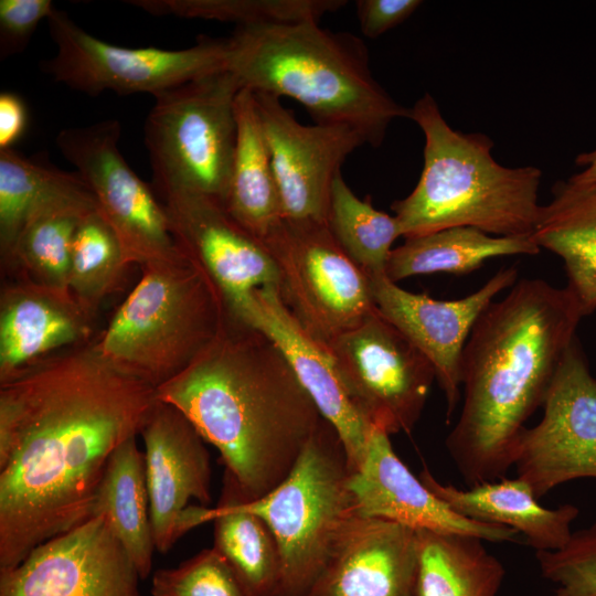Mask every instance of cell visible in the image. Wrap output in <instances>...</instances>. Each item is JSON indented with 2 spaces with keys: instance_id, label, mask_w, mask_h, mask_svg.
<instances>
[{
  "instance_id": "obj_1",
  "label": "cell",
  "mask_w": 596,
  "mask_h": 596,
  "mask_svg": "<svg viewBox=\"0 0 596 596\" xmlns=\"http://www.w3.org/2000/svg\"><path fill=\"white\" fill-rule=\"evenodd\" d=\"M157 401L95 340L0 383V571L91 518L111 454L140 435Z\"/></svg>"
},
{
  "instance_id": "obj_2",
  "label": "cell",
  "mask_w": 596,
  "mask_h": 596,
  "mask_svg": "<svg viewBox=\"0 0 596 596\" xmlns=\"http://www.w3.org/2000/svg\"><path fill=\"white\" fill-rule=\"evenodd\" d=\"M156 392L220 451L244 501L287 478L323 418L274 341L231 313L214 341Z\"/></svg>"
},
{
  "instance_id": "obj_3",
  "label": "cell",
  "mask_w": 596,
  "mask_h": 596,
  "mask_svg": "<svg viewBox=\"0 0 596 596\" xmlns=\"http://www.w3.org/2000/svg\"><path fill=\"white\" fill-rule=\"evenodd\" d=\"M584 318L565 287L521 279L476 321L461 359V408L445 445L469 486L504 478Z\"/></svg>"
},
{
  "instance_id": "obj_4",
  "label": "cell",
  "mask_w": 596,
  "mask_h": 596,
  "mask_svg": "<svg viewBox=\"0 0 596 596\" xmlns=\"http://www.w3.org/2000/svg\"><path fill=\"white\" fill-rule=\"evenodd\" d=\"M228 71L241 88L290 97L315 124L347 126L379 147L391 123L409 118L375 81L363 42L318 22L236 26Z\"/></svg>"
},
{
  "instance_id": "obj_5",
  "label": "cell",
  "mask_w": 596,
  "mask_h": 596,
  "mask_svg": "<svg viewBox=\"0 0 596 596\" xmlns=\"http://www.w3.org/2000/svg\"><path fill=\"white\" fill-rule=\"evenodd\" d=\"M425 137L424 166L414 190L392 204L401 236L469 226L493 236H532L541 170L507 168L491 156L482 134H462L425 94L409 108Z\"/></svg>"
},
{
  "instance_id": "obj_6",
  "label": "cell",
  "mask_w": 596,
  "mask_h": 596,
  "mask_svg": "<svg viewBox=\"0 0 596 596\" xmlns=\"http://www.w3.org/2000/svg\"><path fill=\"white\" fill-rule=\"evenodd\" d=\"M230 311L191 258L141 267V278L96 339L118 369L155 389L184 371L219 336Z\"/></svg>"
},
{
  "instance_id": "obj_7",
  "label": "cell",
  "mask_w": 596,
  "mask_h": 596,
  "mask_svg": "<svg viewBox=\"0 0 596 596\" xmlns=\"http://www.w3.org/2000/svg\"><path fill=\"white\" fill-rule=\"evenodd\" d=\"M343 444L324 418L287 478L266 496L240 505L260 517L278 543L276 596H306L338 543L360 517L350 489Z\"/></svg>"
},
{
  "instance_id": "obj_8",
  "label": "cell",
  "mask_w": 596,
  "mask_h": 596,
  "mask_svg": "<svg viewBox=\"0 0 596 596\" xmlns=\"http://www.w3.org/2000/svg\"><path fill=\"white\" fill-rule=\"evenodd\" d=\"M240 89L236 77L221 71L153 96L143 131L160 194L187 191L223 203L236 145Z\"/></svg>"
},
{
  "instance_id": "obj_9",
  "label": "cell",
  "mask_w": 596,
  "mask_h": 596,
  "mask_svg": "<svg viewBox=\"0 0 596 596\" xmlns=\"http://www.w3.org/2000/svg\"><path fill=\"white\" fill-rule=\"evenodd\" d=\"M54 56L42 68L56 82L89 96L111 91L118 95L152 96L187 82L228 71L230 39L201 36L181 50L124 47L82 29L64 11L49 17Z\"/></svg>"
},
{
  "instance_id": "obj_10",
  "label": "cell",
  "mask_w": 596,
  "mask_h": 596,
  "mask_svg": "<svg viewBox=\"0 0 596 596\" xmlns=\"http://www.w3.org/2000/svg\"><path fill=\"white\" fill-rule=\"evenodd\" d=\"M265 246L278 268L281 300L323 344L376 309L369 276L341 249L326 223L285 220Z\"/></svg>"
},
{
  "instance_id": "obj_11",
  "label": "cell",
  "mask_w": 596,
  "mask_h": 596,
  "mask_svg": "<svg viewBox=\"0 0 596 596\" xmlns=\"http://www.w3.org/2000/svg\"><path fill=\"white\" fill-rule=\"evenodd\" d=\"M120 132L117 119H106L65 128L55 141L93 193L130 265L180 262L187 255L173 237L164 205L123 157L118 147Z\"/></svg>"
},
{
  "instance_id": "obj_12",
  "label": "cell",
  "mask_w": 596,
  "mask_h": 596,
  "mask_svg": "<svg viewBox=\"0 0 596 596\" xmlns=\"http://www.w3.org/2000/svg\"><path fill=\"white\" fill-rule=\"evenodd\" d=\"M362 419L385 434H409L436 373L430 361L377 309L327 344Z\"/></svg>"
},
{
  "instance_id": "obj_13",
  "label": "cell",
  "mask_w": 596,
  "mask_h": 596,
  "mask_svg": "<svg viewBox=\"0 0 596 596\" xmlns=\"http://www.w3.org/2000/svg\"><path fill=\"white\" fill-rule=\"evenodd\" d=\"M540 423L520 435L517 477L540 499L562 483L596 480V377L577 338L564 354Z\"/></svg>"
},
{
  "instance_id": "obj_14",
  "label": "cell",
  "mask_w": 596,
  "mask_h": 596,
  "mask_svg": "<svg viewBox=\"0 0 596 596\" xmlns=\"http://www.w3.org/2000/svg\"><path fill=\"white\" fill-rule=\"evenodd\" d=\"M140 579L105 517L95 515L0 571V596H139Z\"/></svg>"
},
{
  "instance_id": "obj_15",
  "label": "cell",
  "mask_w": 596,
  "mask_h": 596,
  "mask_svg": "<svg viewBox=\"0 0 596 596\" xmlns=\"http://www.w3.org/2000/svg\"><path fill=\"white\" fill-rule=\"evenodd\" d=\"M253 93L285 220L327 224L333 181L364 137L347 126L304 125L279 97Z\"/></svg>"
},
{
  "instance_id": "obj_16",
  "label": "cell",
  "mask_w": 596,
  "mask_h": 596,
  "mask_svg": "<svg viewBox=\"0 0 596 596\" xmlns=\"http://www.w3.org/2000/svg\"><path fill=\"white\" fill-rule=\"evenodd\" d=\"M160 195L178 246L207 274L232 316L242 317L255 290L278 291L279 273L269 251L222 202L187 191Z\"/></svg>"
},
{
  "instance_id": "obj_17",
  "label": "cell",
  "mask_w": 596,
  "mask_h": 596,
  "mask_svg": "<svg viewBox=\"0 0 596 596\" xmlns=\"http://www.w3.org/2000/svg\"><path fill=\"white\" fill-rule=\"evenodd\" d=\"M369 278L376 309L433 364L450 421L461 402V359L469 334L493 298L517 283V268L499 269L478 290L455 300L409 292L385 274Z\"/></svg>"
},
{
  "instance_id": "obj_18",
  "label": "cell",
  "mask_w": 596,
  "mask_h": 596,
  "mask_svg": "<svg viewBox=\"0 0 596 596\" xmlns=\"http://www.w3.org/2000/svg\"><path fill=\"white\" fill-rule=\"evenodd\" d=\"M156 551L169 552L180 539L179 519L190 500L209 507L211 459L205 440L174 406L157 401L140 432Z\"/></svg>"
},
{
  "instance_id": "obj_19",
  "label": "cell",
  "mask_w": 596,
  "mask_h": 596,
  "mask_svg": "<svg viewBox=\"0 0 596 596\" xmlns=\"http://www.w3.org/2000/svg\"><path fill=\"white\" fill-rule=\"evenodd\" d=\"M360 517L384 519L415 531L464 534L487 542H513L519 533L510 528L465 518L434 494L400 459L390 436L375 428L370 435L363 462L350 476Z\"/></svg>"
},
{
  "instance_id": "obj_20",
  "label": "cell",
  "mask_w": 596,
  "mask_h": 596,
  "mask_svg": "<svg viewBox=\"0 0 596 596\" xmlns=\"http://www.w3.org/2000/svg\"><path fill=\"white\" fill-rule=\"evenodd\" d=\"M241 320L278 347L321 416L337 430L351 471L358 470L373 428L352 405L327 345L306 331L273 287L253 292Z\"/></svg>"
},
{
  "instance_id": "obj_21",
  "label": "cell",
  "mask_w": 596,
  "mask_h": 596,
  "mask_svg": "<svg viewBox=\"0 0 596 596\" xmlns=\"http://www.w3.org/2000/svg\"><path fill=\"white\" fill-rule=\"evenodd\" d=\"M417 531L358 517L306 596H417Z\"/></svg>"
},
{
  "instance_id": "obj_22",
  "label": "cell",
  "mask_w": 596,
  "mask_h": 596,
  "mask_svg": "<svg viewBox=\"0 0 596 596\" xmlns=\"http://www.w3.org/2000/svg\"><path fill=\"white\" fill-rule=\"evenodd\" d=\"M94 316L72 296L18 279L0 296V383L62 350L91 341Z\"/></svg>"
},
{
  "instance_id": "obj_23",
  "label": "cell",
  "mask_w": 596,
  "mask_h": 596,
  "mask_svg": "<svg viewBox=\"0 0 596 596\" xmlns=\"http://www.w3.org/2000/svg\"><path fill=\"white\" fill-rule=\"evenodd\" d=\"M422 482L460 515L478 522L510 528L538 551L563 547L573 531L579 509L571 503L544 508L522 479L501 478L459 489L438 481L428 468L419 473Z\"/></svg>"
},
{
  "instance_id": "obj_24",
  "label": "cell",
  "mask_w": 596,
  "mask_h": 596,
  "mask_svg": "<svg viewBox=\"0 0 596 596\" xmlns=\"http://www.w3.org/2000/svg\"><path fill=\"white\" fill-rule=\"evenodd\" d=\"M96 206L93 193L76 173L33 209L4 265L18 270L20 279L71 294L74 236L82 220Z\"/></svg>"
},
{
  "instance_id": "obj_25",
  "label": "cell",
  "mask_w": 596,
  "mask_h": 596,
  "mask_svg": "<svg viewBox=\"0 0 596 596\" xmlns=\"http://www.w3.org/2000/svg\"><path fill=\"white\" fill-rule=\"evenodd\" d=\"M539 209L532 237L564 263L567 285L584 317L596 311V184L571 177Z\"/></svg>"
},
{
  "instance_id": "obj_26",
  "label": "cell",
  "mask_w": 596,
  "mask_h": 596,
  "mask_svg": "<svg viewBox=\"0 0 596 596\" xmlns=\"http://www.w3.org/2000/svg\"><path fill=\"white\" fill-rule=\"evenodd\" d=\"M236 145L223 205L264 245L285 221L270 155L254 93L241 88L236 102Z\"/></svg>"
},
{
  "instance_id": "obj_27",
  "label": "cell",
  "mask_w": 596,
  "mask_h": 596,
  "mask_svg": "<svg viewBox=\"0 0 596 596\" xmlns=\"http://www.w3.org/2000/svg\"><path fill=\"white\" fill-rule=\"evenodd\" d=\"M105 517L141 579L152 570L156 551L145 453L137 436L111 454L98 485L91 517Z\"/></svg>"
},
{
  "instance_id": "obj_28",
  "label": "cell",
  "mask_w": 596,
  "mask_h": 596,
  "mask_svg": "<svg viewBox=\"0 0 596 596\" xmlns=\"http://www.w3.org/2000/svg\"><path fill=\"white\" fill-rule=\"evenodd\" d=\"M540 251L532 236H493L475 227L457 226L405 238L391 252L385 275L394 283L436 273L465 275L493 257L536 255Z\"/></svg>"
},
{
  "instance_id": "obj_29",
  "label": "cell",
  "mask_w": 596,
  "mask_h": 596,
  "mask_svg": "<svg viewBox=\"0 0 596 596\" xmlns=\"http://www.w3.org/2000/svg\"><path fill=\"white\" fill-rule=\"evenodd\" d=\"M240 496L233 480L224 473L221 501L211 508L213 547L253 596H276L281 577L278 543L260 517L240 505Z\"/></svg>"
},
{
  "instance_id": "obj_30",
  "label": "cell",
  "mask_w": 596,
  "mask_h": 596,
  "mask_svg": "<svg viewBox=\"0 0 596 596\" xmlns=\"http://www.w3.org/2000/svg\"><path fill=\"white\" fill-rule=\"evenodd\" d=\"M417 535V596H498L505 570L483 540L426 530Z\"/></svg>"
},
{
  "instance_id": "obj_31",
  "label": "cell",
  "mask_w": 596,
  "mask_h": 596,
  "mask_svg": "<svg viewBox=\"0 0 596 596\" xmlns=\"http://www.w3.org/2000/svg\"><path fill=\"white\" fill-rule=\"evenodd\" d=\"M327 226L341 249L368 276L385 274L394 242L401 236L396 217L360 199L341 172L331 189Z\"/></svg>"
},
{
  "instance_id": "obj_32",
  "label": "cell",
  "mask_w": 596,
  "mask_h": 596,
  "mask_svg": "<svg viewBox=\"0 0 596 596\" xmlns=\"http://www.w3.org/2000/svg\"><path fill=\"white\" fill-rule=\"evenodd\" d=\"M129 266L120 241L96 206L82 220L74 236L70 292L94 316Z\"/></svg>"
},
{
  "instance_id": "obj_33",
  "label": "cell",
  "mask_w": 596,
  "mask_h": 596,
  "mask_svg": "<svg viewBox=\"0 0 596 596\" xmlns=\"http://www.w3.org/2000/svg\"><path fill=\"white\" fill-rule=\"evenodd\" d=\"M152 14L253 24L318 22L338 11L345 0H137L129 1Z\"/></svg>"
},
{
  "instance_id": "obj_34",
  "label": "cell",
  "mask_w": 596,
  "mask_h": 596,
  "mask_svg": "<svg viewBox=\"0 0 596 596\" xmlns=\"http://www.w3.org/2000/svg\"><path fill=\"white\" fill-rule=\"evenodd\" d=\"M75 174L34 162L12 149L0 150V252L10 258L33 209Z\"/></svg>"
},
{
  "instance_id": "obj_35",
  "label": "cell",
  "mask_w": 596,
  "mask_h": 596,
  "mask_svg": "<svg viewBox=\"0 0 596 596\" xmlns=\"http://www.w3.org/2000/svg\"><path fill=\"white\" fill-rule=\"evenodd\" d=\"M151 596H253L225 557L204 549L175 567L152 574Z\"/></svg>"
},
{
  "instance_id": "obj_36",
  "label": "cell",
  "mask_w": 596,
  "mask_h": 596,
  "mask_svg": "<svg viewBox=\"0 0 596 596\" xmlns=\"http://www.w3.org/2000/svg\"><path fill=\"white\" fill-rule=\"evenodd\" d=\"M541 575L552 587L545 596H596V521L573 531L555 551H538Z\"/></svg>"
},
{
  "instance_id": "obj_37",
  "label": "cell",
  "mask_w": 596,
  "mask_h": 596,
  "mask_svg": "<svg viewBox=\"0 0 596 596\" xmlns=\"http://www.w3.org/2000/svg\"><path fill=\"white\" fill-rule=\"evenodd\" d=\"M54 9L51 0H0L1 58L22 52Z\"/></svg>"
},
{
  "instance_id": "obj_38",
  "label": "cell",
  "mask_w": 596,
  "mask_h": 596,
  "mask_svg": "<svg viewBox=\"0 0 596 596\" xmlns=\"http://www.w3.org/2000/svg\"><path fill=\"white\" fill-rule=\"evenodd\" d=\"M421 4L419 0H358L355 9L361 32L376 39L403 23Z\"/></svg>"
},
{
  "instance_id": "obj_39",
  "label": "cell",
  "mask_w": 596,
  "mask_h": 596,
  "mask_svg": "<svg viewBox=\"0 0 596 596\" xmlns=\"http://www.w3.org/2000/svg\"><path fill=\"white\" fill-rule=\"evenodd\" d=\"M26 127V108L14 93L0 94V150L12 149Z\"/></svg>"
},
{
  "instance_id": "obj_40",
  "label": "cell",
  "mask_w": 596,
  "mask_h": 596,
  "mask_svg": "<svg viewBox=\"0 0 596 596\" xmlns=\"http://www.w3.org/2000/svg\"><path fill=\"white\" fill-rule=\"evenodd\" d=\"M576 166L583 170L572 175L577 181L596 184V149L579 153L575 160Z\"/></svg>"
}]
</instances>
